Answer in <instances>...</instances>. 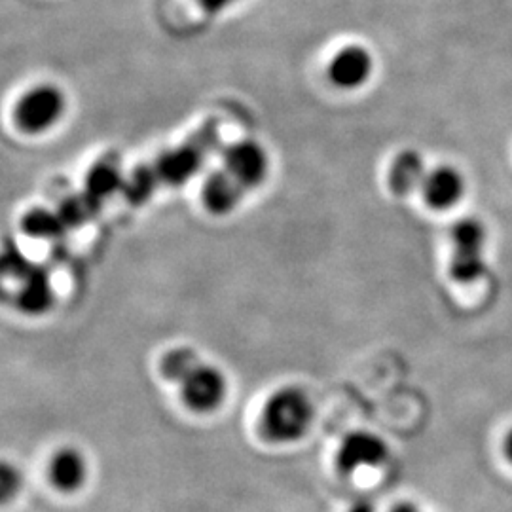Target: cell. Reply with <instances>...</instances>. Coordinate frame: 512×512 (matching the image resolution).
Listing matches in <instances>:
<instances>
[{
	"label": "cell",
	"mask_w": 512,
	"mask_h": 512,
	"mask_svg": "<svg viewBox=\"0 0 512 512\" xmlns=\"http://www.w3.org/2000/svg\"><path fill=\"white\" fill-rule=\"evenodd\" d=\"M313 421V404L298 387H283L264 404L262 429L272 440L302 439Z\"/></svg>",
	"instance_id": "6da1fadb"
},
{
	"label": "cell",
	"mask_w": 512,
	"mask_h": 512,
	"mask_svg": "<svg viewBox=\"0 0 512 512\" xmlns=\"http://www.w3.org/2000/svg\"><path fill=\"white\" fill-rule=\"evenodd\" d=\"M450 274L458 283H473L488 270V228L476 219L459 220L452 228Z\"/></svg>",
	"instance_id": "7a4b0ae2"
},
{
	"label": "cell",
	"mask_w": 512,
	"mask_h": 512,
	"mask_svg": "<svg viewBox=\"0 0 512 512\" xmlns=\"http://www.w3.org/2000/svg\"><path fill=\"white\" fill-rule=\"evenodd\" d=\"M65 110V93L54 84H38L19 97L14 109V122L21 131L40 135L57 126Z\"/></svg>",
	"instance_id": "3957f363"
},
{
	"label": "cell",
	"mask_w": 512,
	"mask_h": 512,
	"mask_svg": "<svg viewBox=\"0 0 512 512\" xmlns=\"http://www.w3.org/2000/svg\"><path fill=\"white\" fill-rule=\"evenodd\" d=\"M222 169L243 188L251 190L264 183L270 160L266 150L255 141H239L224 150Z\"/></svg>",
	"instance_id": "277c9868"
},
{
	"label": "cell",
	"mask_w": 512,
	"mask_h": 512,
	"mask_svg": "<svg viewBox=\"0 0 512 512\" xmlns=\"http://www.w3.org/2000/svg\"><path fill=\"white\" fill-rule=\"evenodd\" d=\"M181 395L184 403L196 412H211L226 397V378L217 366L198 363L183 380Z\"/></svg>",
	"instance_id": "5b68a950"
},
{
	"label": "cell",
	"mask_w": 512,
	"mask_h": 512,
	"mask_svg": "<svg viewBox=\"0 0 512 512\" xmlns=\"http://www.w3.org/2000/svg\"><path fill=\"white\" fill-rule=\"evenodd\" d=\"M374 57L361 44H348L332 55L329 80L338 90H359L372 78Z\"/></svg>",
	"instance_id": "8992f818"
},
{
	"label": "cell",
	"mask_w": 512,
	"mask_h": 512,
	"mask_svg": "<svg viewBox=\"0 0 512 512\" xmlns=\"http://www.w3.org/2000/svg\"><path fill=\"white\" fill-rule=\"evenodd\" d=\"M423 202L433 211H450L463 202L467 194L465 175L454 165H439L427 171L420 190Z\"/></svg>",
	"instance_id": "52a82bcc"
},
{
	"label": "cell",
	"mask_w": 512,
	"mask_h": 512,
	"mask_svg": "<svg viewBox=\"0 0 512 512\" xmlns=\"http://www.w3.org/2000/svg\"><path fill=\"white\" fill-rule=\"evenodd\" d=\"M387 458V446L378 435L366 431H353L340 442L336 463L340 471L355 473L365 467H378Z\"/></svg>",
	"instance_id": "ba28073f"
},
{
	"label": "cell",
	"mask_w": 512,
	"mask_h": 512,
	"mask_svg": "<svg viewBox=\"0 0 512 512\" xmlns=\"http://www.w3.org/2000/svg\"><path fill=\"white\" fill-rule=\"evenodd\" d=\"M205 152L207 148L198 147V145H186L179 150L165 152L156 165L150 167L154 183L158 181L173 184L186 183L200 169Z\"/></svg>",
	"instance_id": "9c48e42d"
},
{
	"label": "cell",
	"mask_w": 512,
	"mask_h": 512,
	"mask_svg": "<svg viewBox=\"0 0 512 512\" xmlns=\"http://www.w3.org/2000/svg\"><path fill=\"white\" fill-rule=\"evenodd\" d=\"M50 478L61 492L71 494L80 490L88 478V463L82 452L69 446L57 450L50 461Z\"/></svg>",
	"instance_id": "30bf717a"
},
{
	"label": "cell",
	"mask_w": 512,
	"mask_h": 512,
	"mask_svg": "<svg viewBox=\"0 0 512 512\" xmlns=\"http://www.w3.org/2000/svg\"><path fill=\"white\" fill-rule=\"evenodd\" d=\"M427 171L429 169L425 167V162L418 152L414 150L401 152L389 167V173H387L389 188L397 196H408L414 190H421Z\"/></svg>",
	"instance_id": "8fae6325"
},
{
	"label": "cell",
	"mask_w": 512,
	"mask_h": 512,
	"mask_svg": "<svg viewBox=\"0 0 512 512\" xmlns=\"http://www.w3.org/2000/svg\"><path fill=\"white\" fill-rule=\"evenodd\" d=\"M243 192L245 190L224 169H220L209 175L203 184V202L211 213L228 215L238 207Z\"/></svg>",
	"instance_id": "7c38bea8"
},
{
	"label": "cell",
	"mask_w": 512,
	"mask_h": 512,
	"mask_svg": "<svg viewBox=\"0 0 512 512\" xmlns=\"http://www.w3.org/2000/svg\"><path fill=\"white\" fill-rule=\"evenodd\" d=\"M19 308L27 313H42L54 304V293L48 277L40 272L27 275L18 294Z\"/></svg>",
	"instance_id": "4fadbf2b"
},
{
	"label": "cell",
	"mask_w": 512,
	"mask_h": 512,
	"mask_svg": "<svg viewBox=\"0 0 512 512\" xmlns=\"http://www.w3.org/2000/svg\"><path fill=\"white\" fill-rule=\"evenodd\" d=\"M118 186H122V177L116 165H97L88 175V196L92 200L109 196Z\"/></svg>",
	"instance_id": "5bb4252c"
},
{
	"label": "cell",
	"mask_w": 512,
	"mask_h": 512,
	"mask_svg": "<svg viewBox=\"0 0 512 512\" xmlns=\"http://www.w3.org/2000/svg\"><path fill=\"white\" fill-rule=\"evenodd\" d=\"M200 363V357L188 348H179L169 351L162 361V372L171 382L181 384L184 376Z\"/></svg>",
	"instance_id": "9a60e30c"
},
{
	"label": "cell",
	"mask_w": 512,
	"mask_h": 512,
	"mask_svg": "<svg viewBox=\"0 0 512 512\" xmlns=\"http://www.w3.org/2000/svg\"><path fill=\"white\" fill-rule=\"evenodd\" d=\"M61 226L55 215L48 211H31L23 219V230L29 236H38V238H48L55 234V230Z\"/></svg>",
	"instance_id": "2e32d148"
},
{
	"label": "cell",
	"mask_w": 512,
	"mask_h": 512,
	"mask_svg": "<svg viewBox=\"0 0 512 512\" xmlns=\"http://www.w3.org/2000/svg\"><path fill=\"white\" fill-rule=\"evenodd\" d=\"M19 486H21V475L18 469L12 465H2L0 471V495L4 501H8L10 497L18 494Z\"/></svg>",
	"instance_id": "e0dca14e"
},
{
	"label": "cell",
	"mask_w": 512,
	"mask_h": 512,
	"mask_svg": "<svg viewBox=\"0 0 512 512\" xmlns=\"http://www.w3.org/2000/svg\"><path fill=\"white\" fill-rule=\"evenodd\" d=\"M348 512H376V509L368 499H359L349 507Z\"/></svg>",
	"instance_id": "ac0fdd59"
},
{
	"label": "cell",
	"mask_w": 512,
	"mask_h": 512,
	"mask_svg": "<svg viewBox=\"0 0 512 512\" xmlns=\"http://www.w3.org/2000/svg\"><path fill=\"white\" fill-rule=\"evenodd\" d=\"M232 2L234 0H202V4L207 10H220V8H224L226 4H232Z\"/></svg>",
	"instance_id": "d6986e66"
},
{
	"label": "cell",
	"mask_w": 512,
	"mask_h": 512,
	"mask_svg": "<svg viewBox=\"0 0 512 512\" xmlns=\"http://www.w3.org/2000/svg\"><path fill=\"white\" fill-rule=\"evenodd\" d=\"M389 512H420V509L416 505H412V503H399Z\"/></svg>",
	"instance_id": "ffe728a7"
},
{
	"label": "cell",
	"mask_w": 512,
	"mask_h": 512,
	"mask_svg": "<svg viewBox=\"0 0 512 512\" xmlns=\"http://www.w3.org/2000/svg\"><path fill=\"white\" fill-rule=\"evenodd\" d=\"M505 454H507V458L512 461V431L509 433L507 440H505Z\"/></svg>",
	"instance_id": "44dd1931"
}]
</instances>
